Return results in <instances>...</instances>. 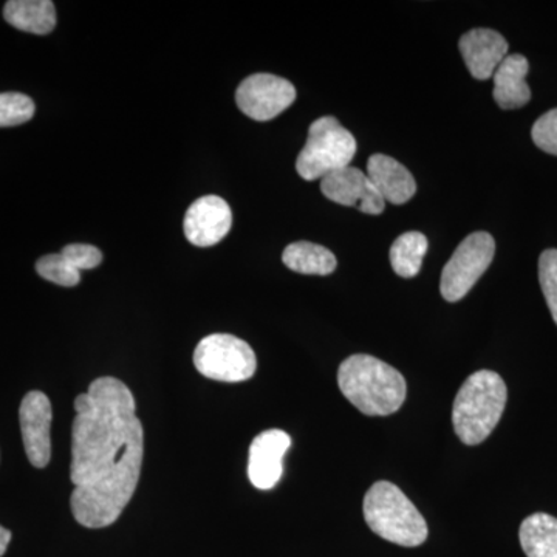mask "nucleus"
Segmentation results:
<instances>
[{
    "label": "nucleus",
    "mask_w": 557,
    "mask_h": 557,
    "mask_svg": "<svg viewBox=\"0 0 557 557\" xmlns=\"http://www.w3.org/2000/svg\"><path fill=\"white\" fill-rule=\"evenodd\" d=\"M539 282L557 325V249H547L539 259Z\"/></svg>",
    "instance_id": "obj_22"
},
{
    "label": "nucleus",
    "mask_w": 557,
    "mask_h": 557,
    "mask_svg": "<svg viewBox=\"0 0 557 557\" xmlns=\"http://www.w3.org/2000/svg\"><path fill=\"white\" fill-rule=\"evenodd\" d=\"M11 542V531L0 525V557L5 555Z\"/></svg>",
    "instance_id": "obj_25"
},
{
    "label": "nucleus",
    "mask_w": 557,
    "mask_h": 557,
    "mask_svg": "<svg viewBox=\"0 0 557 557\" xmlns=\"http://www.w3.org/2000/svg\"><path fill=\"white\" fill-rule=\"evenodd\" d=\"M508 391L496 372L480 370L465 381L453 408L454 431L468 446L480 445L496 429L507 406Z\"/></svg>",
    "instance_id": "obj_3"
},
{
    "label": "nucleus",
    "mask_w": 557,
    "mask_h": 557,
    "mask_svg": "<svg viewBox=\"0 0 557 557\" xmlns=\"http://www.w3.org/2000/svg\"><path fill=\"white\" fill-rule=\"evenodd\" d=\"M494 255L496 242L490 233L479 231L461 242L443 269L440 282L443 298L448 302L463 299L491 265Z\"/></svg>",
    "instance_id": "obj_7"
},
{
    "label": "nucleus",
    "mask_w": 557,
    "mask_h": 557,
    "mask_svg": "<svg viewBox=\"0 0 557 557\" xmlns=\"http://www.w3.org/2000/svg\"><path fill=\"white\" fill-rule=\"evenodd\" d=\"M72 426L73 490L70 508L79 525L115 523L137 491L145 429L131 388L113 376L91 381L75 399Z\"/></svg>",
    "instance_id": "obj_1"
},
{
    "label": "nucleus",
    "mask_w": 557,
    "mask_h": 557,
    "mask_svg": "<svg viewBox=\"0 0 557 557\" xmlns=\"http://www.w3.org/2000/svg\"><path fill=\"white\" fill-rule=\"evenodd\" d=\"M194 366L209 380L240 383L255 375L258 359L245 341L226 333H215L200 341L194 351Z\"/></svg>",
    "instance_id": "obj_6"
},
{
    "label": "nucleus",
    "mask_w": 557,
    "mask_h": 557,
    "mask_svg": "<svg viewBox=\"0 0 557 557\" xmlns=\"http://www.w3.org/2000/svg\"><path fill=\"white\" fill-rule=\"evenodd\" d=\"M344 397L369 417H386L405 403L408 386L397 369L370 355H354L338 370Z\"/></svg>",
    "instance_id": "obj_2"
},
{
    "label": "nucleus",
    "mask_w": 557,
    "mask_h": 557,
    "mask_svg": "<svg viewBox=\"0 0 557 557\" xmlns=\"http://www.w3.org/2000/svg\"><path fill=\"white\" fill-rule=\"evenodd\" d=\"M51 403L42 392L32 391L22 399L20 421L28 461L35 468L49 467L51 458Z\"/></svg>",
    "instance_id": "obj_9"
},
{
    "label": "nucleus",
    "mask_w": 557,
    "mask_h": 557,
    "mask_svg": "<svg viewBox=\"0 0 557 557\" xmlns=\"http://www.w3.org/2000/svg\"><path fill=\"white\" fill-rule=\"evenodd\" d=\"M321 190L329 200L343 207H354L364 214L379 215L386 201L370 182L366 172L347 166L321 180Z\"/></svg>",
    "instance_id": "obj_10"
},
{
    "label": "nucleus",
    "mask_w": 557,
    "mask_h": 557,
    "mask_svg": "<svg viewBox=\"0 0 557 557\" xmlns=\"http://www.w3.org/2000/svg\"><path fill=\"white\" fill-rule=\"evenodd\" d=\"M3 17L11 27L32 35H49L57 27V9L51 0H10Z\"/></svg>",
    "instance_id": "obj_16"
},
{
    "label": "nucleus",
    "mask_w": 557,
    "mask_h": 557,
    "mask_svg": "<svg viewBox=\"0 0 557 557\" xmlns=\"http://www.w3.org/2000/svg\"><path fill=\"white\" fill-rule=\"evenodd\" d=\"M428 239L418 231L401 234L391 248L392 269L398 276L410 278L420 273L424 255L428 252Z\"/></svg>",
    "instance_id": "obj_19"
},
{
    "label": "nucleus",
    "mask_w": 557,
    "mask_h": 557,
    "mask_svg": "<svg viewBox=\"0 0 557 557\" xmlns=\"http://www.w3.org/2000/svg\"><path fill=\"white\" fill-rule=\"evenodd\" d=\"M36 106L24 94H0V127H14L27 123L35 115Z\"/></svg>",
    "instance_id": "obj_20"
},
{
    "label": "nucleus",
    "mask_w": 557,
    "mask_h": 557,
    "mask_svg": "<svg viewBox=\"0 0 557 557\" xmlns=\"http://www.w3.org/2000/svg\"><path fill=\"white\" fill-rule=\"evenodd\" d=\"M36 271L40 277L61 287H75L79 284L81 273L73 269L62 255H49L36 262Z\"/></svg>",
    "instance_id": "obj_21"
},
{
    "label": "nucleus",
    "mask_w": 557,
    "mask_h": 557,
    "mask_svg": "<svg viewBox=\"0 0 557 557\" xmlns=\"http://www.w3.org/2000/svg\"><path fill=\"white\" fill-rule=\"evenodd\" d=\"M364 519L373 533L401 547H418L428 539L426 520L391 482L370 487L364 497Z\"/></svg>",
    "instance_id": "obj_4"
},
{
    "label": "nucleus",
    "mask_w": 557,
    "mask_h": 557,
    "mask_svg": "<svg viewBox=\"0 0 557 557\" xmlns=\"http://www.w3.org/2000/svg\"><path fill=\"white\" fill-rule=\"evenodd\" d=\"M368 177L384 201L405 205L417 193V183L408 168L392 157L375 153L368 161Z\"/></svg>",
    "instance_id": "obj_14"
},
{
    "label": "nucleus",
    "mask_w": 557,
    "mask_h": 557,
    "mask_svg": "<svg viewBox=\"0 0 557 557\" xmlns=\"http://www.w3.org/2000/svg\"><path fill=\"white\" fill-rule=\"evenodd\" d=\"M296 100V89L289 81L270 73H258L242 81L236 102L248 119L270 121L281 115Z\"/></svg>",
    "instance_id": "obj_8"
},
{
    "label": "nucleus",
    "mask_w": 557,
    "mask_h": 557,
    "mask_svg": "<svg viewBox=\"0 0 557 557\" xmlns=\"http://www.w3.org/2000/svg\"><path fill=\"white\" fill-rule=\"evenodd\" d=\"M520 545L528 557H557V519L536 512L523 520Z\"/></svg>",
    "instance_id": "obj_18"
},
{
    "label": "nucleus",
    "mask_w": 557,
    "mask_h": 557,
    "mask_svg": "<svg viewBox=\"0 0 557 557\" xmlns=\"http://www.w3.org/2000/svg\"><path fill=\"white\" fill-rule=\"evenodd\" d=\"M458 47L469 73L479 81L493 78L498 65L508 57L507 39L490 28L465 33Z\"/></svg>",
    "instance_id": "obj_13"
},
{
    "label": "nucleus",
    "mask_w": 557,
    "mask_h": 557,
    "mask_svg": "<svg viewBox=\"0 0 557 557\" xmlns=\"http://www.w3.org/2000/svg\"><path fill=\"white\" fill-rule=\"evenodd\" d=\"M530 64L522 54H508L494 73V100L504 110L520 109L531 100L527 84Z\"/></svg>",
    "instance_id": "obj_15"
},
{
    "label": "nucleus",
    "mask_w": 557,
    "mask_h": 557,
    "mask_svg": "<svg viewBox=\"0 0 557 557\" xmlns=\"http://www.w3.org/2000/svg\"><path fill=\"white\" fill-rule=\"evenodd\" d=\"M357 153V139L335 116H322L311 124L309 138L296 160V171L307 182L322 180L344 170Z\"/></svg>",
    "instance_id": "obj_5"
},
{
    "label": "nucleus",
    "mask_w": 557,
    "mask_h": 557,
    "mask_svg": "<svg viewBox=\"0 0 557 557\" xmlns=\"http://www.w3.org/2000/svg\"><path fill=\"white\" fill-rule=\"evenodd\" d=\"M292 438L281 429H269L252 440L248 457V478L258 490H273L284 472V457Z\"/></svg>",
    "instance_id": "obj_12"
},
{
    "label": "nucleus",
    "mask_w": 557,
    "mask_h": 557,
    "mask_svg": "<svg viewBox=\"0 0 557 557\" xmlns=\"http://www.w3.org/2000/svg\"><path fill=\"white\" fill-rule=\"evenodd\" d=\"M233 226V211L222 197L205 196L190 205L183 222L186 239L207 248L225 239Z\"/></svg>",
    "instance_id": "obj_11"
},
{
    "label": "nucleus",
    "mask_w": 557,
    "mask_h": 557,
    "mask_svg": "<svg viewBox=\"0 0 557 557\" xmlns=\"http://www.w3.org/2000/svg\"><path fill=\"white\" fill-rule=\"evenodd\" d=\"M282 262L295 273L317 274V276H327L338 265V260L330 249L311 242H295L288 245L282 255Z\"/></svg>",
    "instance_id": "obj_17"
},
{
    "label": "nucleus",
    "mask_w": 557,
    "mask_h": 557,
    "mask_svg": "<svg viewBox=\"0 0 557 557\" xmlns=\"http://www.w3.org/2000/svg\"><path fill=\"white\" fill-rule=\"evenodd\" d=\"M61 255L64 256L65 260L78 270L79 273L83 270H94L100 265L102 260V252L94 245L86 244H72L67 245L62 249Z\"/></svg>",
    "instance_id": "obj_24"
},
{
    "label": "nucleus",
    "mask_w": 557,
    "mask_h": 557,
    "mask_svg": "<svg viewBox=\"0 0 557 557\" xmlns=\"http://www.w3.org/2000/svg\"><path fill=\"white\" fill-rule=\"evenodd\" d=\"M531 137L539 149L557 156V109L549 110L534 123Z\"/></svg>",
    "instance_id": "obj_23"
}]
</instances>
